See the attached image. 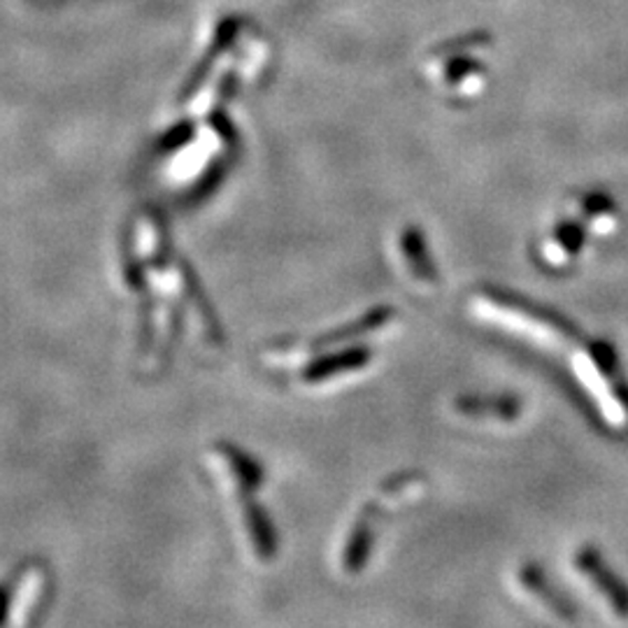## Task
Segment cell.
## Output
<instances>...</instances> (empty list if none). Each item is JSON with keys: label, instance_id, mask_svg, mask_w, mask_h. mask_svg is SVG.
Masks as SVG:
<instances>
[{"label": "cell", "instance_id": "3", "mask_svg": "<svg viewBox=\"0 0 628 628\" xmlns=\"http://www.w3.org/2000/svg\"><path fill=\"white\" fill-rule=\"evenodd\" d=\"M454 410L468 419H496L510 423L522 417L524 406L514 394H468L454 400Z\"/></svg>", "mask_w": 628, "mask_h": 628}, {"label": "cell", "instance_id": "7", "mask_svg": "<svg viewBox=\"0 0 628 628\" xmlns=\"http://www.w3.org/2000/svg\"><path fill=\"white\" fill-rule=\"evenodd\" d=\"M400 252L402 259H406L412 278L423 284V286H433L438 282V271L436 263L429 257V247H426V238L417 227H408L406 231L400 233Z\"/></svg>", "mask_w": 628, "mask_h": 628}, {"label": "cell", "instance_id": "10", "mask_svg": "<svg viewBox=\"0 0 628 628\" xmlns=\"http://www.w3.org/2000/svg\"><path fill=\"white\" fill-rule=\"evenodd\" d=\"M373 541H375L373 517H370V512H364L362 520H356L347 537V545H345L343 566L347 573H358L366 566V561L370 558V552H373Z\"/></svg>", "mask_w": 628, "mask_h": 628}, {"label": "cell", "instance_id": "13", "mask_svg": "<svg viewBox=\"0 0 628 628\" xmlns=\"http://www.w3.org/2000/svg\"><path fill=\"white\" fill-rule=\"evenodd\" d=\"M40 589V575H33L31 582H29V592H35ZM31 598H35V594H29L21 598V605H19V613H29V605H31Z\"/></svg>", "mask_w": 628, "mask_h": 628}, {"label": "cell", "instance_id": "11", "mask_svg": "<svg viewBox=\"0 0 628 628\" xmlns=\"http://www.w3.org/2000/svg\"><path fill=\"white\" fill-rule=\"evenodd\" d=\"M493 38L486 31H475V33H465L461 38H452L440 42L438 48L433 50L436 56H454V54H463V52H473L480 48H486L491 44Z\"/></svg>", "mask_w": 628, "mask_h": 628}, {"label": "cell", "instance_id": "4", "mask_svg": "<svg viewBox=\"0 0 628 628\" xmlns=\"http://www.w3.org/2000/svg\"><path fill=\"white\" fill-rule=\"evenodd\" d=\"M517 577H520V585H522L537 603H543L552 615H556L558 619H566V621H573V619H575L573 603L552 585L550 577L543 573L541 566L524 564V566L520 568V575H517Z\"/></svg>", "mask_w": 628, "mask_h": 628}, {"label": "cell", "instance_id": "1", "mask_svg": "<svg viewBox=\"0 0 628 628\" xmlns=\"http://www.w3.org/2000/svg\"><path fill=\"white\" fill-rule=\"evenodd\" d=\"M475 307L486 317L517 328L541 343L568 345L582 341V333L566 317L503 291H484L475 299Z\"/></svg>", "mask_w": 628, "mask_h": 628}, {"label": "cell", "instance_id": "5", "mask_svg": "<svg viewBox=\"0 0 628 628\" xmlns=\"http://www.w3.org/2000/svg\"><path fill=\"white\" fill-rule=\"evenodd\" d=\"M587 231L585 221H561L543 244V259L550 265H568L582 250H585Z\"/></svg>", "mask_w": 628, "mask_h": 628}, {"label": "cell", "instance_id": "8", "mask_svg": "<svg viewBox=\"0 0 628 628\" xmlns=\"http://www.w3.org/2000/svg\"><path fill=\"white\" fill-rule=\"evenodd\" d=\"M394 320H396V312L391 307H375V310H370L366 314V317L352 322L345 328H338V331L328 333L326 338H320L317 343H314V347H335V345H341V343H352L356 338H362V335L387 328Z\"/></svg>", "mask_w": 628, "mask_h": 628}, {"label": "cell", "instance_id": "2", "mask_svg": "<svg viewBox=\"0 0 628 628\" xmlns=\"http://www.w3.org/2000/svg\"><path fill=\"white\" fill-rule=\"evenodd\" d=\"M575 568L579 571V575H585L592 587L605 598V603L610 605V610L621 617L628 619V587L621 577H617V573L605 564V558L594 550V547H582L575 554Z\"/></svg>", "mask_w": 628, "mask_h": 628}, {"label": "cell", "instance_id": "9", "mask_svg": "<svg viewBox=\"0 0 628 628\" xmlns=\"http://www.w3.org/2000/svg\"><path fill=\"white\" fill-rule=\"evenodd\" d=\"M579 212L585 227L592 229L594 233H613L617 229V208L613 203V198L603 191H592L587 196L579 198Z\"/></svg>", "mask_w": 628, "mask_h": 628}, {"label": "cell", "instance_id": "12", "mask_svg": "<svg viewBox=\"0 0 628 628\" xmlns=\"http://www.w3.org/2000/svg\"><path fill=\"white\" fill-rule=\"evenodd\" d=\"M482 69H484V65H482L478 59L465 56V54H454V56H450V61H447L442 75H444V82H447V84H450V86H459V84H463L465 80L480 75Z\"/></svg>", "mask_w": 628, "mask_h": 628}, {"label": "cell", "instance_id": "6", "mask_svg": "<svg viewBox=\"0 0 628 628\" xmlns=\"http://www.w3.org/2000/svg\"><path fill=\"white\" fill-rule=\"evenodd\" d=\"M370 358H373V352L368 347H349V349H343L338 354L320 358V362H314L312 366L305 368L303 377H305V383L317 385V383H324V379H331V377L362 370L370 364Z\"/></svg>", "mask_w": 628, "mask_h": 628}]
</instances>
